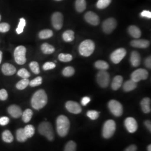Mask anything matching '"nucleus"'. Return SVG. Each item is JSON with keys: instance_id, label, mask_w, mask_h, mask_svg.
<instances>
[{"instance_id": "f3484780", "label": "nucleus", "mask_w": 151, "mask_h": 151, "mask_svg": "<svg viewBox=\"0 0 151 151\" xmlns=\"http://www.w3.org/2000/svg\"><path fill=\"white\" fill-rule=\"evenodd\" d=\"M1 70L3 74L6 76L14 75L16 72V68L15 66L8 63H6L2 65Z\"/></svg>"}, {"instance_id": "c9c22d12", "label": "nucleus", "mask_w": 151, "mask_h": 151, "mask_svg": "<svg viewBox=\"0 0 151 151\" xmlns=\"http://www.w3.org/2000/svg\"><path fill=\"white\" fill-rule=\"evenodd\" d=\"M76 147L75 142L70 140L65 146L64 151H76Z\"/></svg>"}, {"instance_id": "603ef678", "label": "nucleus", "mask_w": 151, "mask_h": 151, "mask_svg": "<svg viewBox=\"0 0 151 151\" xmlns=\"http://www.w3.org/2000/svg\"><path fill=\"white\" fill-rule=\"evenodd\" d=\"M145 125H146V128L148 129V130L151 132V123L150 120H146L145 122Z\"/></svg>"}, {"instance_id": "f257e3e1", "label": "nucleus", "mask_w": 151, "mask_h": 151, "mask_svg": "<svg viewBox=\"0 0 151 151\" xmlns=\"http://www.w3.org/2000/svg\"><path fill=\"white\" fill-rule=\"evenodd\" d=\"M48 97L44 90H39L32 96L31 104L32 108L36 110L43 108L47 104Z\"/></svg>"}, {"instance_id": "de8ad7c7", "label": "nucleus", "mask_w": 151, "mask_h": 151, "mask_svg": "<svg viewBox=\"0 0 151 151\" xmlns=\"http://www.w3.org/2000/svg\"><path fill=\"white\" fill-rule=\"evenodd\" d=\"M90 101H91V99L90 97H87V96L83 97L81 100V104L83 106H86L88 103H90Z\"/></svg>"}, {"instance_id": "3c124183", "label": "nucleus", "mask_w": 151, "mask_h": 151, "mask_svg": "<svg viewBox=\"0 0 151 151\" xmlns=\"http://www.w3.org/2000/svg\"><path fill=\"white\" fill-rule=\"evenodd\" d=\"M137 146L134 145H132L127 147L124 151H137Z\"/></svg>"}, {"instance_id": "0eeeda50", "label": "nucleus", "mask_w": 151, "mask_h": 151, "mask_svg": "<svg viewBox=\"0 0 151 151\" xmlns=\"http://www.w3.org/2000/svg\"><path fill=\"white\" fill-rule=\"evenodd\" d=\"M108 108L115 116H120L123 112L122 105L115 100H111L108 103Z\"/></svg>"}, {"instance_id": "6ab92c4d", "label": "nucleus", "mask_w": 151, "mask_h": 151, "mask_svg": "<svg viewBox=\"0 0 151 151\" xmlns=\"http://www.w3.org/2000/svg\"><path fill=\"white\" fill-rule=\"evenodd\" d=\"M140 106L142 111L145 113H149L151 112V99L148 97L144 98L141 103Z\"/></svg>"}, {"instance_id": "c756f323", "label": "nucleus", "mask_w": 151, "mask_h": 151, "mask_svg": "<svg viewBox=\"0 0 151 151\" xmlns=\"http://www.w3.org/2000/svg\"><path fill=\"white\" fill-rule=\"evenodd\" d=\"M53 35V32L52 30L50 29H44L42 30L39 34V38L42 39H45L51 38Z\"/></svg>"}, {"instance_id": "a211bd4d", "label": "nucleus", "mask_w": 151, "mask_h": 151, "mask_svg": "<svg viewBox=\"0 0 151 151\" xmlns=\"http://www.w3.org/2000/svg\"><path fill=\"white\" fill-rule=\"evenodd\" d=\"M130 44L132 47L138 48H146L149 47L150 43L148 40L144 39H135L131 42Z\"/></svg>"}, {"instance_id": "f03ea898", "label": "nucleus", "mask_w": 151, "mask_h": 151, "mask_svg": "<svg viewBox=\"0 0 151 151\" xmlns=\"http://www.w3.org/2000/svg\"><path fill=\"white\" fill-rule=\"evenodd\" d=\"M56 124L58 135L61 137H64L67 135L70 130V122L67 116L63 115L59 116L57 119Z\"/></svg>"}, {"instance_id": "c03bdc74", "label": "nucleus", "mask_w": 151, "mask_h": 151, "mask_svg": "<svg viewBox=\"0 0 151 151\" xmlns=\"http://www.w3.org/2000/svg\"><path fill=\"white\" fill-rule=\"evenodd\" d=\"M55 65L53 62H46L45 63H44L43 66V68L44 70H52L55 67Z\"/></svg>"}, {"instance_id": "72a5a7b5", "label": "nucleus", "mask_w": 151, "mask_h": 151, "mask_svg": "<svg viewBox=\"0 0 151 151\" xmlns=\"http://www.w3.org/2000/svg\"><path fill=\"white\" fill-rule=\"evenodd\" d=\"M111 0H99L96 6L99 9H104L106 8L110 4Z\"/></svg>"}, {"instance_id": "f704fd0d", "label": "nucleus", "mask_w": 151, "mask_h": 151, "mask_svg": "<svg viewBox=\"0 0 151 151\" xmlns=\"http://www.w3.org/2000/svg\"><path fill=\"white\" fill-rule=\"evenodd\" d=\"M26 25V21L24 18H21L17 27L16 28V32L17 34H20L24 32V29Z\"/></svg>"}, {"instance_id": "2f4dec72", "label": "nucleus", "mask_w": 151, "mask_h": 151, "mask_svg": "<svg viewBox=\"0 0 151 151\" xmlns=\"http://www.w3.org/2000/svg\"><path fill=\"white\" fill-rule=\"evenodd\" d=\"M29 82L30 81L28 78H23L16 83V88L18 90H22L27 87V86L29 85Z\"/></svg>"}, {"instance_id": "58836bf2", "label": "nucleus", "mask_w": 151, "mask_h": 151, "mask_svg": "<svg viewBox=\"0 0 151 151\" xmlns=\"http://www.w3.org/2000/svg\"><path fill=\"white\" fill-rule=\"evenodd\" d=\"M72 56L70 54H65L63 53H60L58 55V59L60 60L61 62H70L72 60Z\"/></svg>"}, {"instance_id": "09e8293b", "label": "nucleus", "mask_w": 151, "mask_h": 151, "mask_svg": "<svg viewBox=\"0 0 151 151\" xmlns=\"http://www.w3.org/2000/svg\"><path fill=\"white\" fill-rule=\"evenodd\" d=\"M140 15L142 17H145L148 18V19L151 18V12L150 11L144 10L141 12Z\"/></svg>"}, {"instance_id": "aec40b11", "label": "nucleus", "mask_w": 151, "mask_h": 151, "mask_svg": "<svg viewBox=\"0 0 151 151\" xmlns=\"http://www.w3.org/2000/svg\"><path fill=\"white\" fill-rule=\"evenodd\" d=\"M130 62L133 67H138L140 65V54L137 51L132 52L130 55Z\"/></svg>"}, {"instance_id": "864d4df0", "label": "nucleus", "mask_w": 151, "mask_h": 151, "mask_svg": "<svg viewBox=\"0 0 151 151\" xmlns=\"http://www.w3.org/2000/svg\"><path fill=\"white\" fill-rule=\"evenodd\" d=\"M2 60V52L1 51H0V64L1 63Z\"/></svg>"}, {"instance_id": "7ed1b4c3", "label": "nucleus", "mask_w": 151, "mask_h": 151, "mask_svg": "<svg viewBox=\"0 0 151 151\" xmlns=\"http://www.w3.org/2000/svg\"><path fill=\"white\" fill-rule=\"evenodd\" d=\"M95 45L93 42L87 39L82 42L79 46V52L83 57H89L94 52Z\"/></svg>"}, {"instance_id": "2eb2a0df", "label": "nucleus", "mask_w": 151, "mask_h": 151, "mask_svg": "<svg viewBox=\"0 0 151 151\" xmlns=\"http://www.w3.org/2000/svg\"><path fill=\"white\" fill-rule=\"evenodd\" d=\"M85 19L88 23L93 26H97L100 22L98 15L92 11H88L87 12L85 15Z\"/></svg>"}, {"instance_id": "423d86ee", "label": "nucleus", "mask_w": 151, "mask_h": 151, "mask_svg": "<svg viewBox=\"0 0 151 151\" xmlns=\"http://www.w3.org/2000/svg\"><path fill=\"white\" fill-rule=\"evenodd\" d=\"M116 130V123L113 120H108L104 124L103 136L104 138L109 139L114 135Z\"/></svg>"}, {"instance_id": "9b49d317", "label": "nucleus", "mask_w": 151, "mask_h": 151, "mask_svg": "<svg viewBox=\"0 0 151 151\" xmlns=\"http://www.w3.org/2000/svg\"><path fill=\"white\" fill-rule=\"evenodd\" d=\"M117 26V22L114 18H109L103 22V31L106 34H110L113 32Z\"/></svg>"}, {"instance_id": "bb28decb", "label": "nucleus", "mask_w": 151, "mask_h": 151, "mask_svg": "<svg viewBox=\"0 0 151 151\" xmlns=\"http://www.w3.org/2000/svg\"><path fill=\"white\" fill-rule=\"evenodd\" d=\"M62 37H63V40L65 42H72L75 39L74 32L71 30H67L63 32Z\"/></svg>"}, {"instance_id": "49530a36", "label": "nucleus", "mask_w": 151, "mask_h": 151, "mask_svg": "<svg viewBox=\"0 0 151 151\" xmlns=\"http://www.w3.org/2000/svg\"><path fill=\"white\" fill-rule=\"evenodd\" d=\"M10 122L9 118L6 116H3L0 118V124L1 125H6Z\"/></svg>"}, {"instance_id": "4d7b16f0", "label": "nucleus", "mask_w": 151, "mask_h": 151, "mask_svg": "<svg viewBox=\"0 0 151 151\" xmlns=\"http://www.w3.org/2000/svg\"><path fill=\"white\" fill-rule=\"evenodd\" d=\"M56 1H61V0H56Z\"/></svg>"}, {"instance_id": "20e7f679", "label": "nucleus", "mask_w": 151, "mask_h": 151, "mask_svg": "<svg viewBox=\"0 0 151 151\" xmlns=\"http://www.w3.org/2000/svg\"><path fill=\"white\" fill-rule=\"evenodd\" d=\"M39 133L45 137L49 140H53L54 139V132L52 124L48 122H43L40 123L38 127Z\"/></svg>"}, {"instance_id": "b1692460", "label": "nucleus", "mask_w": 151, "mask_h": 151, "mask_svg": "<svg viewBox=\"0 0 151 151\" xmlns=\"http://www.w3.org/2000/svg\"><path fill=\"white\" fill-rule=\"evenodd\" d=\"M75 7L76 10L79 12H82L85 11L86 8V1L85 0H76Z\"/></svg>"}, {"instance_id": "8fccbe9b", "label": "nucleus", "mask_w": 151, "mask_h": 151, "mask_svg": "<svg viewBox=\"0 0 151 151\" xmlns=\"http://www.w3.org/2000/svg\"><path fill=\"white\" fill-rule=\"evenodd\" d=\"M145 65L146 67L148 68H151V56L148 57L146 60H145Z\"/></svg>"}, {"instance_id": "39448f33", "label": "nucleus", "mask_w": 151, "mask_h": 151, "mask_svg": "<svg viewBox=\"0 0 151 151\" xmlns=\"http://www.w3.org/2000/svg\"><path fill=\"white\" fill-rule=\"evenodd\" d=\"M27 49L22 45L17 47L14 50V58L18 65H22L27 62L26 58Z\"/></svg>"}, {"instance_id": "5701e85b", "label": "nucleus", "mask_w": 151, "mask_h": 151, "mask_svg": "<svg viewBox=\"0 0 151 151\" xmlns=\"http://www.w3.org/2000/svg\"><path fill=\"white\" fill-rule=\"evenodd\" d=\"M137 87V82L132 80L126 81L123 85V89L125 92H129L134 90Z\"/></svg>"}, {"instance_id": "6e6d98bb", "label": "nucleus", "mask_w": 151, "mask_h": 151, "mask_svg": "<svg viewBox=\"0 0 151 151\" xmlns=\"http://www.w3.org/2000/svg\"><path fill=\"white\" fill-rule=\"evenodd\" d=\"M1 15H0V21H1Z\"/></svg>"}, {"instance_id": "dca6fc26", "label": "nucleus", "mask_w": 151, "mask_h": 151, "mask_svg": "<svg viewBox=\"0 0 151 151\" xmlns=\"http://www.w3.org/2000/svg\"><path fill=\"white\" fill-rule=\"evenodd\" d=\"M7 111L11 116L14 118H20L22 114L21 108L16 105H12L10 106L7 109Z\"/></svg>"}, {"instance_id": "ddd939ff", "label": "nucleus", "mask_w": 151, "mask_h": 151, "mask_svg": "<svg viewBox=\"0 0 151 151\" xmlns=\"http://www.w3.org/2000/svg\"><path fill=\"white\" fill-rule=\"evenodd\" d=\"M124 125L127 130L130 133H133L138 129V124L135 119L132 117H128L125 120Z\"/></svg>"}, {"instance_id": "412c9836", "label": "nucleus", "mask_w": 151, "mask_h": 151, "mask_svg": "<svg viewBox=\"0 0 151 151\" xmlns=\"http://www.w3.org/2000/svg\"><path fill=\"white\" fill-rule=\"evenodd\" d=\"M123 78L121 76H116L114 78L111 83V87L114 90H118L122 85Z\"/></svg>"}, {"instance_id": "79ce46f5", "label": "nucleus", "mask_w": 151, "mask_h": 151, "mask_svg": "<svg viewBox=\"0 0 151 151\" xmlns=\"http://www.w3.org/2000/svg\"><path fill=\"white\" fill-rule=\"evenodd\" d=\"M87 116L91 120H96L99 116V113L95 110H89L87 113Z\"/></svg>"}, {"instance_id": "a18cd8bd", "label": "nucleus", "mask_w": 151, "mask_h": 151, "mask_svg": "<svg viewBox=\"0 0 151 151\" xmlns=\"http://www.w3.org/2000/svg\"><path fill=\"white\" fill-rule=\"evenodd\" d=\"M8 98V93L5 89L0 90V100L5 101Z\"/></svg>"}, {"instance_id": "4468645a", "label": "nucleus", "mask_w": 151, "mask_h": 151, "mask_svg": "<svg viewBox=\"0 0 151 151\" xmlns=\"http://www.w3.org/2000/svg\"><path fill=\"white\" fill-rule=\"evenodd\" d=\"M65 108L69 112L75 114H80L82 111V109L80 104L73 101H67L65 104Z\"/></svg>"}, {"instance_id": "ea45409f", "label": "nucleus", "mask_w": 151, "mask_h": 151, "mask_svg": "<svg viewBox=\"0 0 151 151\" xmlns=\"http://www.w3.org/2000/svg\"><path fill=\"white\" fill-rule=\"evenodd\" d=\"M17 75L22 78H28L30 77V73L25 68H22L17 72Z\"/></svg>"}, {"instance_id": "6e6552de", "label": "nucleus", "mask_w": 151, "mask_h": 151, "mask_svg": "<svg viewBox=\"0 0 151 151\" xmlns=\"http://www.w3.org/2000/svg\"><path fill=\"white\" fill-rule=\"evenodd\" d=\"M96 80L100 86L106 88L108 87L110 82V75L106 71L100 70L97 73Z\"/></svg>"}, {"instance_id": "4be33fe9", "label": "nucleus", "mask_w": 151, "mask_h": 151, "mask_svg": "<svg viewBox=\"0 0 151 151\" xmlns=\"http://www.w3.org/2000/svg\"><path fill=\"white\" fill-rule=\"evenodd\" d=\"M128 32L130 35L134 38H139L141 36L140 29L135 25H131L128 28Z\"/></svg>"}, {"instance_id": "9d476101", "label": "nucleus", "mask_w": 151, "mask_h": 151, "mask_svg": "<svg viewBox=\"0 0 151 151\" xmlns=\"http://www.w3.org/2000/svg\"><path fill=\"white\" fill-rule=\"evenodd\" d=\"M127 54V51L124 48L118 49L114 51L110 55V59L115 64H118L121 62Z\"/></svg>"}, {"instance_id": "cd10ccee", "label": "nucleus", "mask_w": 151, "mask_h": 151, "mask_svg": "<svg viewBox=\"0 0 151 151\" xmlns=\"http://www.w3.org/2000/svg\"><path fill=\"white\" fill-rule=\"evenodd\" d=\"M16 139L20 142H24L27 139L24 129L20 128L16 131Z\"/></svg>"}, {"instance_id": "c85d7f7f", "label": "nucleus", "mask_w": 151, "mask_h": 151, "mask_svg": "<svg viewBox=\"0 0 151 151\" xmlns=\"http://www.w3.org/2000/svg\"><path fill=\"white\" fill-rule=\"evenodd\" d=\"M95 67L100 70H108L109 65L108 63L104 60H99L95 63Z\"/></svg>"}, {"instance_id": "473e14b6", "label": "nucleus", "mask_w": 151, "mask_h": 151, "mask_svg": "<svg viewBox=\"0 0 151 151\" xmlns=\"http://www.w3.org/2000/svg\"><path fill=\"white\" fill-rule=\"evenodd\" d=\"M24 130L27 138L32 137L35 133V128L32 125H27L24 128Z\"/></svg>"}, {"instance_id": "a878e982", "label": "nucleus", "mask_w": 151, "mask_h": 151, "mask_svg": "<svg viewBox=\"0 0 151 151\" xmlns=\"http://www.w3.org/2000/svg\"><path fill=\"white\" fill-rule=\"evenodd\" d=\"M41 50L44 54H50L54 52L55 49L53 46L49 44L48 43H45L42 45Z\"/></svg>"}, {"instance_id": "1a4fd4ad", "label": "nucleus", "mask_w": 151, "mask_h": 151, "mask_svg": "<svg viewBox=\"0 0 151 151\" xmlns=\"http://www.w3.org/2000/svg\"><path fill=\"white\" fill-rule=\"evenodd\" d=\"M148 77L147 70L143 68H139L134 70L131 75V80L138 82L141 80H145Z\"/></svg>"}, {"instance_id": "a19ab883", "label": "nucleus", "mask_w": 151, "mask_h": 151, "mask_svg": "<svg viewBox=\"0 0 151 151\" xmlns=\"http://www.w3.org/2000/svg\"><path fill=\"white\" fill-rule=\"evenodd\" d=\"M42 83V78L41 77H37L29 82V85L31 87H36L39 86Z\"/></svg>"}, {"instance_id": "37998d69", "label": "nucleus", "mask_w": 151, "mask_h": 151, "mask_svg": "<svg viewBox=\"0 0 151 151\" xmlns=\"http://www.w3.org/2000/svg\"><path fill=\"white\" fill-rule=\"evenodd\" d=\"M10 26L6 22H2L0 24V32H6L9 31Z\"/></svg>"}, {"instance_id": "5fc2aeb1", "label": "nucleus", "mask_w": 151, "mask_h": 151, "mask_svg": "<svg viewBox=\"0 0 151 151\" xmlns=\"http://www.w3.org/2000/svg\"><path fill=\"white\" fill-rule=\"evenodd\" d=\"M147 150H148V151H151V145H150L149 146L147 147Z\"/></svg>"}, {"instance_id": "393cba45", "label": "nucleus", "mask_w": 151, "mask_h": 151, "mask_svg": "<svg viewBox=\"0 0 151 151\" xmlns=\"http://www.w3.org/2000/svg\"><path fill=\"white\" fill-rule=\"evenodd\" d=\"M33 112L32 110L30 109H26L23 113L22 114V119L24 121V123H27L30 121V120L32 118Z\"/></svg>"}, {"instance_id": "f8f14e48", "label": "nucleus", "mask_w": 151, "mask_h": 151, "mask_svg": "<svg viewBox=\"0 0 151 151\" xmlns=\"http://www.w3.org/2000/svg\"><path fill=\"white\" fill-rule=\"evenodd\" d=\"M63 16L60 12H55L52 16V23L56 30H60L63 27Z\"/></svg>"}, {"instance_id": "7c9ffc66", "label": "nucleus", "mask_w": 151, "mask_h": 151, "mask_svg": "<svg viewBox=\"0 0 151 151\" xmlns=\"http://www.w3.org/2000/svg\"><path fill=\"white\" fill-rule=\"evenodd\" d=\"M2 137L3 140L6 143H11L14 139V137H13V135L12 134L11 132L8 130H5L3 132Z\"/></svg>"}, {"instance_id": "4c0bfd02", "label": "nucleus", "mask_w": 151, "mask_h": 151, "mask_svg": "<svg viewBox=\"0 0 151 151\" xmlns=\"http://www.w3.org/2000/svg\"><path fill=\"white\" fill-rule=\"evenodd\" d=\"M63 75L65 77H70L75 73V69L72 67H67L63 70Z\"/></svg>"}, {"instance_id": "e433bc0d", "label": "nucleus", "mask_w": 151, "mask_h": 151, "mask_svg": "<svg viewBox=\"0 0 151 151\" xmlns=\"http://www.w3.org/2000/svg\"><path fill=\"white\" fill-rule=\"evenodd\" d=\"M29 67L34 73L39 74L40 73V68L38 62L35 61L32 62L29 65Z\"/></svg>"}]
</instances>
